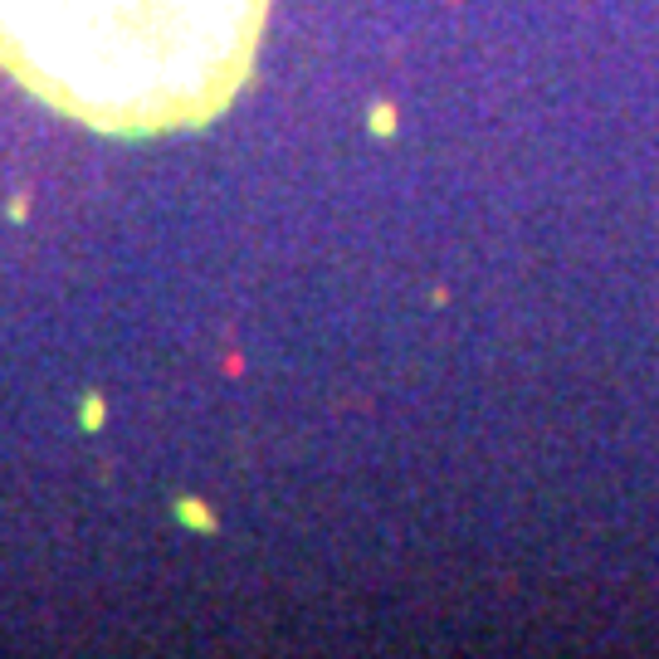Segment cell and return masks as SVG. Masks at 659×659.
Wrapping results in <instances>:
<instances>
[{
    "label": "cell",
    "instance_id": "6da1fadb",
    "mask_svg": "<svg viewBox=\"0 0 659 659\" xmlns=\"http://www.w3.org/2000/svg\"><path fill=\"white\" fill-rule=\"evenodd\" d=\"M269 0H0V74L103 132L206 127L255 74Z\"/></svg>",
    "mask_w": 659,
    "mask_h": 659
},
{
    "label": "cell",
    "instance_id": "7a4b0ae2",
    "mask_svg": "<svg viewBox=\"0 0 659 659\" xmlns=\"http://www.w3.org/2000/svg\"><path fill=\"white\" fill-rule=\"evenodd\" d=\"M176 513L186 518V527H200V533H215V527H220V523H215V513L200 508L196 498H181V503H176Z\"/></svg>",
    "mask_w": 659,
    "mask_h": 659
},
{
    "label": "cell",
    "instance_id": "3957f363",
    "mask_svg": "<svg viewBox=\"0 0 659 659\" xmlns=\"http://www.w3.org/2000/svg\"><path fill=\"white\" fill-rule=\"evenodd\" d=\"M367 123H371V132H376V137H391V132H395V107H391V103H371Z\"/></svg>",
    "mask_w": 659,
    "mask_h": 659
},
{
    "label": "cell",
    "instance_id": "277c9868",
    "mask_svg": "<svg viewBox=\"0 0 659 659\" xmlns=\"http://www.w3.org/2000/svg\"><path fill=\"white\" fill-rule=\"evenodd\" d=\"M83 421H88V425H103V405H98V401H88V411H83Z\"/></svg>",
    "mask_w": 659,
    "mask_h": 659
}]
</instances>
